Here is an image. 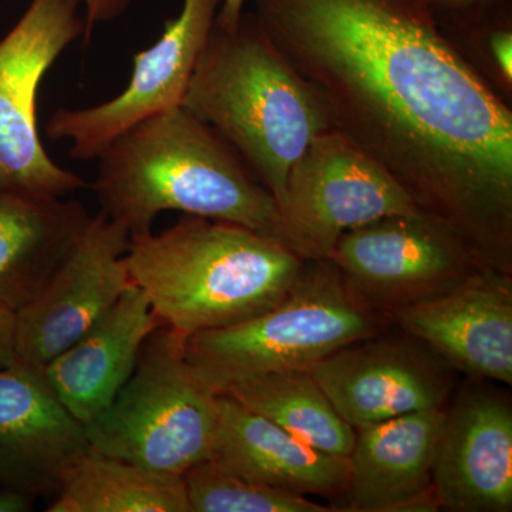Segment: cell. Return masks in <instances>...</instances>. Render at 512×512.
Returning a JSON list of instances; mask_svg holds the SVG:
<instances>
[{"mask_svg":"<svg viewBox=\"0 0 512 512\" xmlns=\"http://www.w3.org/2000/svg\"><path fill=\"white\" fill-rule=\"evenodd\" d=\"M49 512H191L184 478L90 447L64 471Z\"/></svg>","mask_w":512,"mask_h":512,"instance_id":"obj_20","label":"cell"},{"mask_svg":"<svg viewBox=\"0 0 512 512\" xmlns=\"http://www.w3.org/2000/svg\"><path fill=\"white\" fill-rule=\"evenodd\" d=\"M133 0H83L86 8V18H84V39L89 42L92 39L94 28L99 23L113 22L120 18L131 5Z\"/></svg>","mask_w":512,"mask_h":512,"instance_id":"obj_24","label":"cell"},{"mask_svg":"<svg viewBox=\"0 0 512 512\" xmlns=\"http://www.w3.org/2000/svg\"><path fill=\"white\" fill-rule=\"evenodd\" d=\"M431 488L447 511L512 510V409L504 396L468 389L446 410Z\"/></svg>","mask_w":512,"mask_h":512,"instance_id":"obj_14","label":"cell"},{"mask_svg":"<svg viewBox=\"0 0 512 512\" xmlns=\"http://www.w3.org/2000/svg\"><path fill=\"white\" fill-rule=\"evenodd\" d=\"M163 326L146 293L131 286L106 315L43 367L47 383L87 426L107 409L136 369L141 349Z\"/></svg>","mask_w":512,"mask_h":512,"instance_id":"obj_17","label":"cell"},{"mask_svg":"<svg viewBox=\"0 0 512 512\" xmlns=\"http://www.w3.org/2000/svg\"><path fill=\"white\" fill-rule=\"evenodd\" d=\"M92 220L79 201L0 191V303L18 312L32 302Z\"/></svg>","mask_w":512,"mask_h":512,"instance_id":"obj_19","label":"cell"},{"mask_svg":"<svg viewBox=\"0 0 512 512\" xmlns=\"http://www.w3.org/2000/svg\"><path fill=\"white\" fill-rule=\"evenodd\" d=\"M80 0H32L0 40V191L66 197L90 184L57 165L37 126L43 77L84 36Z\"/></svg>","mask_w":512,"mask_h":512,"instance_id":"obj_7","label":"cell"},{"mask_svg":"<svg viewBox=\"0 0 512 512\" xmlns=\"http://www.w3.org/2000/svg\"><path fill=\"white\" fill-rule=\"evenodd\" d=\"M96 160L90 188L101 212L130 237L153 231L161 212L181 211L284 242L274 195L210 124L183 106L131 127Z\"/></svg>","mask_w":512,"mask_h":512,"instance_id":"obj_2","label":"cell"},{"mask_svg":"<svg viewBox=\"0 0 512 512\" xmlns=\"http://www.w3.org/2000/svg\"><path fill=\"white\" fill-rule=\"evenodd\" d=\"M380 312L352 288L329 258L306 261L291 292L268 311L185 339L195 376L220 394L231 384L309 367L382 330Z\"/></svg>","mask_w":512,"mask_h":512,"instance_id":"obj_5","label":"cell"},{"mask_svg":"<svg viewBox=\"0 0 512 512\" xmlns=\"http://www.w3.org/2000/svg\"><path fill=\"white\" fill-rule=\"evenodd\" d=\"M436 20L461 59L511 106L512 0Z\"/></svg>","mask_w":512,"mask_h":512,"instance_id":"obj_22","label":"cell"},{"mask_svg":"<svg viewBox=\"0 0 512 512\" xmlns=\"http://www.w3.org/2000/svg\"><path fill=\"white\" fill-rule=\"evenodd\" d=\"M221 5L222 0H184L180 15L165 23L160 39L134 56L133 73L123 92L96 106L57 109L47 121L46 136L70 141L74 160H96L131 127L183 106Z\"/></svg>","mask_w":512,"mask_h":512,"instance_id":"obj_10","label":"cell"},{"mask_svg":"<svg viewBox=\"0 0 512 512\" xmlns=\"http://www.w3.org/2000/svg\"><path fill=\"white\" fill-rule=\"evenodd\" d=\"M446 409L421 410L356 430L343 511H436L431 468Z\"/></svg>","mask_w":512,"mask_h":512,"instance_id":"obj_16","label":"cell"},{"mask_svg":"<svg viewBox=\"0 0 512 512\" xmlns=\"http://www.w3.org/2000/svg\"><path fill=\"white\" fill-rule=\"evenodd\" d=\"M308 372L355 430L439 409L451 392L450 366L436 353L417 339L380 333L336 350Z\"/></svg>","mask_w":512,"mask_h":512,"instance_id":"obj_12","label":"cell"},{"mask_svg":"<svg viewBox=\"0 0 512 512\" xmlns=\"http://www.w3.org/2000/svg\"><path fill=\"white\" fill-rule=\"evenodd\" d=\"M124 261L163 325L184 339L268 311L306 262L279 239L194 215L130 237Z\"/></svg>","mask_w":512,"mask_h":512,"instance_id":"obj_3","label":"cell"},{"mask_svg":"<svg viewBox=\"0 0 512 512\" xmlns=\"http://www.w3.org/2000/svg\"><path fill=\"white\" fill-rule=\"evenodd\" d=\"M266 37L330 124L456 229L512 268V109L420 0H255Z\"/></svg>","mask_w":512,"mask_h":512,"instance_id":"obj_1","label":"cell"},{"mask_svg":"<svg viewBox=\"0 0 512 512\" xmlns=\"http://www.w3.org/2000/svg\"><path fill=\"white\" fill-rule=\"evenodd\" d=\"M279 211L284 244L315 261L329 258L350 229L421 210L392 175L330 128L292 165Z\"/></svg>","mask_w":512,"mask_h":512,"instance_id":"obj_9","label":"cell"},{"mask_svg":"<svg viewBox=\"0 0 512 512\" xmlns=\"http://www.w3.org/2000/svg\"><path fill=\"white\" fill-rule=\"evenodd\" d=\"M400 328L474 379L512 383L511 274L487 266L443 295L393 313Z\"/></svg>","mask_w":512,"mask_h":512,"instance_id":"obj_13","label":"cell"},{"mask_svg":"<svg viewBox=\"0 0 512 512\" xmlns=\"http://www.w3.org/2000/svg\"><path fill=\"white\" fill-rule=\"evenodd\" d=\"M329 259L380 313L429 301L490 266L456 229L426 211L387 215L350 229Z\"/></svg>","mask_w":512,"mask_h":512,"instance_id":"obj_8","label":"cell"},{"mask_svg":"<svg viewBox=\"0 0 512 512\" xmlns=\"http://www.w3.org/2000/svg\"><path fill=\"white\" fill-rule=\"evenodd\" d=\"M130 234L103 212L49 284L15 312L16 355L43 369L103 318L136 285L124 261Z\"/></svg>","mask_w":512,"mask_h":512,"instance_id":"obj_11","label":"cell"},{"mask_svg":"<svg viewBox=\"0 0 512 512\" xmlns=\"http://www.w3.org/2000/svg\"><path fill=\"white\" fill-rule=\"evenodd\" d=\"M18 360L15 343V312L0 303V369Z\"/></svg>","mask_w":512,"mask_h":512,"instance_id":"obj_25","label":"cell"},{"mask_svg":"<svg viewBox=\"0 0 512 512\" xmlns=\"http://www.w3.org/2000/svg\"><path fill=\"white\" fill-rule=\"evenodd\" d=\"M35 497L12 488L0 487V512H26L32 510Z\"/></svg>","mask_w":512,"mask_h":512,"instance_id":"obj_27","label":"cell"},{"mask_svg":"<svg viewBox=\"0 0 512 512\" xmlns=\"http://www.w3.org/2000/svg\"><path fill=\"white\" fill-rule=\"evenodd\" d=\"M245 3H247V0H222L215 22L224 26V28H232V26L237 25L241 16L244 15Z\"/></svg>","mask_w":512,"mask_h":512,"instance_id":"obj_28","label":"cell"},{"mask_svg":"<svg viewBox=\"0 0 512 512\" xmlns=\"http://www.w3.org/2000/svg\"><path fill=\"white\" fill-rule=\"evenodd\" d=\"M221 393L325 453L349 457L356 430L342 419L308 370L269 373Z\"/></svg>","mask_w":512,"mask_h":512,"instance_id":"obj_21","label":"cell"},{"mask_svg":"<svg viewBox=\"0 0 512 512\" xmlns=\"http://www.w3.org/2000/svg\"><path fill=\"white\" fill-rule=\"evenodd\" d=\"M184 343L164 325L148 336L116 399L84 426L90 447L170 476L210 460L218 394L192 372Z\"/></svg>","mask_w":512,"mask_h":512,"instance_id":"obj_6","label":"cell"},{"mask_svg":"<svg viewBox=\"0 0 512 512\" xmlns=\"http://www.w3.org/2000/svg\"><path fill=\"white\" fill-rule=\"evenodd\" d=\"M183 107L237 151L278 205L292 165L333 128L316 94L272 45L254 12H244L232 28L214 23Z\"/></svg>","mask_w":512,"mask_h":512,"instance_id":"obj_4","label":"cell"},{"mask_svg":"<svg viewBox=\"0 0 512 512\" xmlns=\"http://www.w3.org/2000/svg\"><path fill=\"white\" fill-rule=\"evenodd\" d=\"M86 427L57 399L40 367L0 369V487L56 494L67 467L89 450Z\"/></svg>","mask_w":512,"mask_h":512,"instance_id":"obj_15","label":"cell"},{"mask_svg":"<svg viewBox=\"0 0 512 512\" xmlns=\"http://www.w3.org/2000/svg\"><path fill=\"white\" fill-rule=\"evenodd\" d=\"M191 512H328L306 495L255 483L212 460L184 474Z\"/></svg>","mask_w":512,"mask_h":512,"instance_id":"obj_23","label":"cell"},{"mask_svg":"<svg viewBox=\"0 0 512 512\" xmlns=\"http://www.w3.org/2000/svg\"><path fill=\"white\" fill-rule=\"evenodd\" d=\"M424 6L430 9L434 18H447V16L460 15V13L470 12L487 6L497 5V3L508 2V0H420Z\"/></svg>","mask_w":512,"mask_h":512,"instance_id":"obj_26","label":"cell"},{"mask_svg":"<svg viewBox=\"0 0 512 512\" xmlns=\"http://www.w3.org/2000/svg\"><path fill=\"white\" fill-rule=\"evenodd\" d=\"M218 421L210 460L238 476L293 494L342 497L349 457L325 453L247 409L217 396Z\"/></svg>","mask_w":512,"mask_h":512,"instance_id":"obj_18","label":"cell"}]
</instances>
